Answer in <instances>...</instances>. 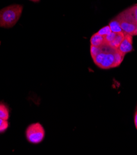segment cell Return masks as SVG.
Segmentation results:
<instances>
[{"label":"cell","instance_id":"obj_11","mask_svg":"<svg viewBox=\"0 0 137 155\" xmlns=\"http://www.w3.org/2000/svg\"><path fill=\"white\" fill-rule=\"evenodd\" d=\"M106 53L103 52V51H102L101 53H99L98 54H97V55L93 59L94 63H95L97 66H99L101 64V63L103 62V59H104V57H105V56H106Z\"/></svg>","mask_w":137,"mask_h":155},{"label":"cell","instance_id":"obj_9","mask_svg":"<svg viewBox=\"0 0 137 155\" xmlns=\"http://www.w3.org/2000/svg\"><path fill=\"white\" fill-rule=\"evenodd\" d=\"M109 26L111 28V32H113L119 33V32H122V30L120 23L116 18L109 22Z\"/></svg>","mask_w":137,"mask_h":155},{"label":"cell","instance_id":"obj_18","mask_svg":"<svg viewBox=\"0 0 137 155\" xmlns=\"http://www.w3.org/2000/svg\"><path fill=\"white\" fill-rule=\"evenodd\" d=\"M30 1H31L32 2H35V3H37V2H39L40 0H30Z\"/></svg>","mask_w":137,"mask_h":155},{"label":"cell","instance_id":"obj_4","mask_svg":"<svg viewBox=\"0 0 137 155\" xmlns=\"http://www.w3.org/2000/svg\"><path fill=\"white\" fill-rule=\"evenodd\" d=\"M133 36L126 34L124 38L119 45L117 50L126 55L127 53L133 51Z\"/></svg>","mask_w":137,"mask_h":155},{"label":"cell","instance_id":"obj_10","mask_svg":"<svg viewBox=\"0 0 137 155\" xmlns=\"http://www.w3.org/2000/svg\"><path fill=\"white\" fill-rule=\"evenodd\" d=\"M0 118L5 120H8L9 118V111L6 104L0 103Z\"/></svg>","mask_w":137,"mask_h":155},{"label":"cell","instance_id":"obj_15","mask_svg":"<svg viewBox=\"0 0 137 155\" xmlns=\"http://www.w3.org/2000/svg\"><path fill=\"white\" fill-rule=\"evenodd\" d=\"M102 51L101 47H97V46H95L93 45H91L90 46V53L91 55V57L93 59L97 54H98L99 53Z\"/></svg>","mask_w":137,"mask_h":155},{"label":"cell","instance_id":"obj_16","mask_svg":"<svg viewBox=\"0 0 137 155\" xmlns=\"http://www.w3.org/2000/svg\"><path fill=\"white\" fill-rule=\"evenodd\" d=\"M117 35V33H115V32H111L109 35H106V37H104V39H105V42L106 43H109L110 42H111L114 38L116 37Z\"/></svg>","mask_w":137,"mask_h":155},{"label":"cell","instance_id":"obj_17","mask_svg":"<svg viewBox=\"0 0 137 155\" xmlns=\"http://www.w3.org/2000/svg\"><path fill=\"white\" fill-rule=\"evenodd\" d=\"M134 122H135V126L136 128L137 129V107H136V110L135 113V117H134Z\"/></svg>","mask_w":137,"mask_h":155},{"label":"cell","instance_id":"obj_19","mask_svg":"<svg viewBox=\"0 0 137 155\" xmlns=\"http://www.w3.org/2000/svg\"></svg>","mask_w":137,"mask_h":155},{"label":"cell","instance_id":"obj_6","mask_svg":"<svg viewBox=\"0 0 137 155\" xmlns=\"http://www.w3.org/2000/svg\"><path fill=\"white\" fill-rule=\"evenodd\" d=\"M90 43L91 45L97 46V47H101L104 43H106L104 37L96 33L91 37Z\"/></svg>","mask_w":137,"mask_h":155},{"label":"cell","instance_id":"obj_14","mask_svg":"<svg viewBox=\"0 0 137 155\" xmlns=\"http://www.w3.org/2000/svg\"><path fill=\"white\" fill-rule=\"evenodd\" d=\"M128 10L130 13L135 22L137 24V5H133V6L128 8Z\"/></svg>","mask_w":137,"mask_h":155},{"label":"cell","instance_id":"obj_12","mask_svg":"<svg viewBox=\"0 0 137 155\" xmlns=\"http://www.w3.org/2000/svg\"><path fill=\"white\" fill-rule=\"evenodd\" d=\"M111 32V28L108 25H106L103 28H101L99 30H98V32H96L97 34H98L99 35L103 36V37H106V35H109L110 33Z\"/></svg>","mask_w":137,"mask_h":155},{"label":"cell","instance_id":"obj_13","mask_svg":"<svg viewBox=\"0 0 137 155\" xmlns=\"http://www.w3.org/2000/svg\"><path fill=\"white\" fill-rule=\"evenodd\" d=\"M9 127V122L7 120L0 118V134L5 132Z\"/></svg>","mask_w":137,"mask_h":155},{"label":"cell","instance_id":"obj_3","mask_svg":"<svg viewBox=\"0 0 137 155\" xmlns=\"http://www.w3.org/2000/svg\"><path fill=\"white\" fill-rule=\"evenodd\" d=\"M25 136L29 143L38 144L44 138L45 130L40 123H34L28 126L27 128L25 130Z\"/></svg>","mask_w":137,"mask_h":155},{"label":"cell","instance_id":"obj_7","mask_svg":"<svg viewBox=\"0 0 137 155\" xmlns=\"http://www.w3.org/2000/svg\"><path fill=\"white\" fill-rule=\"evenodd\" d=\"M125 35H126V34L124 32L117 33L116 37L114 38V40L111 42L108 43V45L111 46L112 48H113L114 50H117L122 41L123 40Z\"/></svg>","mask_w":137,"mask_h":155},{"label":"cell","instance_id":"obj_5","mask_svg":"<svg viewBox=\"0 0 137 155\" xmlns=\"http://www.w3.org/2000/svg\"><path fill=\"white\" fill-rule=\"evenodd\" d=\"M114 63V51L106 53L103 62L98 67L103 69H109L111 68H113Z\"/></svg>","mask_w":137,"mask_h":155},{"label":"cell","instance_id":"obj_2","mask_svg":"<svg viewBox=\"0 0 137 155\" xmlns=\"http://www.w3.org/2000/svg\"><path fill=\"white\" fill-rule=\"evenodd\" d=\"M116 18L120 23L122 32L132 36L137 35V24L135 22L128 9L120 12Z\"/></svg>","mask_w":137,"mask_h":155},{"label":"cell","instance_id":"obj_8","mask_svg":"<svg viewBox=\"0 0 137 155\" xmlns=\"http://www.w3.org/2000/svg\"><path fill=\"white\" fill-rule=\"evenodd\" d=\"M114 63L113 68H116L119 66L120 64L122 63L125 54L122 53L119 50H116L114 51Z\"/></svg>","mask_w":137,"mask_h":155},{"label":"cell","instance_id":"obj_1","mask_svg":"<svg viewBox=\"0 0 137 155\" xmlns=\"http://www.w3.org/2000/svg\"><path fill=\"white\" fill-rule=\"evenodd\" d=\"M24 7L14 4L0 9V27L11 28L17 24L21 17Z\"/></svg>","mask_w":137,"mask_h":155}]
</instances>
